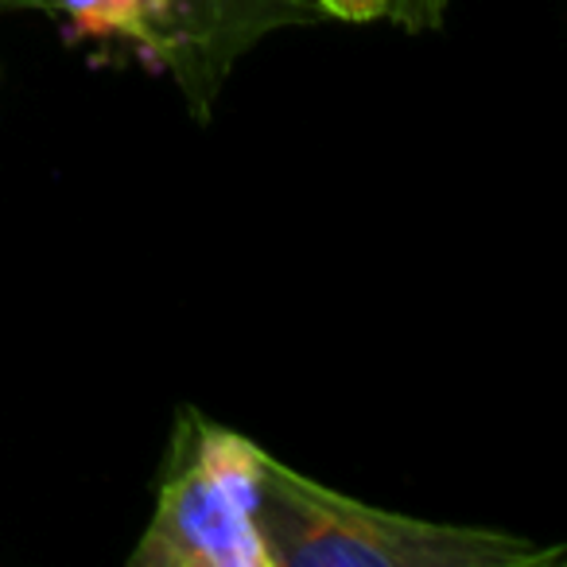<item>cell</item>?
<instances>
[{
	"label": "cell",
	"mask_w": 567,
	"mask_h": 567,
	"mask_svg": "<svg viewBox=\"0 0 567 567\" xmlns=\"http://www.w3.org/2000/svg\"><path fill=\"white\" fill-rule=\"evenodd\" d=\"M257 525L272 567H548L564 544L365 505L265 451Z\"/></svg>",
	"instance_id": "1"
},
{
	"label": "cell",
	"mask_w": 567,
	"mask_h": 567,
	"mask_svg": "<svg viewBox=\"0 0 567 567\" xmlns=\"http://www.w3.org/2000/svg\"><path fill=\"white\" fill-rule=\"evenodd\" d=\"M55 17L74 40L117 43L179 86L210 121L234 66L280 28L323 20L311 0H0Z\"/></svg>",
	"instance_id": "2"
},
{
	"label": "cell",
	"mask_w": 567,
	"mask_h": 567,
	"mask_svg": "<svg viewBox=\"0 0 567 567\" xmlns=\"http://www.w3.org/2000/svg\"><path fill=\"white\" fill-rule=\"evenodd\" d=\"M265 447L198 409L175 420L156 509L133 567H272L257 525Z\"/></svg>",
	"instance_id": "3"
},
{
	"label": "cell",
	"mask_w": 567,
	"mask_h": 567,
	"mask_svg": "<svg viewBox=\"0 0 567 567\" xmlns=\"http://www.w3.org/2000/svg\"><path fill=\"white\" fill-rule=\"evenodd\" d=\"M451 0H393V9H389V20L396 28L412 35H424V32H440L443 20H447Z\"/></svg>",
	"instance_id": "4"
},
{
	"label": "cell",
	"mask_w": 567,
	"mask_h": 567,
	"mask_svg": "<svg viewBox=\"0 0 567 567\" xmlns=\"http://www.w3.org/2000/svg\"><path fill=\"white\" fill-rule=\"evenodd\" d=\"M311 9L323 20H347V24H370V20H389L393 0H311Z\"/></svg>",
	"instance_id": "5"
}]
</instances>
